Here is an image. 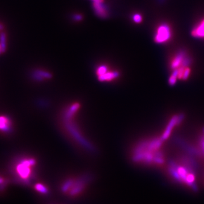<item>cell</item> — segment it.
Here are the masks:
<instances>
[{
    "label": "cell",
    "instance_id": "1",
    "mask_svg": "<svg viewBox=\"0 0 204 204\" xmlns=\"http://www.w3.org/2000/svg\"><path fill=\"white\" fill-rule=\"evenodd\" d=\"M164 140L161 137L141 139L132 148L130 158L133 162L148 166H161L166 162L163 150Z\"/></svg>",
    "mask_w": 204,
    "mask_h": 204
},
{
    "label": "cell",
    "instance_id": "2",
    "mask_svg": "<svg viewBox=\"0 0 204 204\" xmlns=\"http://www.w3.org/2000/svg\"><path fill=\"white\" fill-rule=\"evenodd\" d=\"M196 164L188 156L170 161L167 166L168 175L174 181L195 190L196 187Z\"/></svg>",
    "mask_w": 204,
    "mask_h": 204
},
{
    "label": "cell",
    "instance_id": "3",
    "mask_svg": "<svg viewBox=\"0 0 204 204\" xmlns=\"http://www.w3.org/2000/svg\"><path fill=\"white\" fill-rule=\"evenodd\" d=\"M36 163L34 158L26 157L19 159L15 166V171L19 177L23 180H27L32 176L33 168Z\"/></svg>",
    "mask_w": 204,
    "mask_h": 204
},
{
    "label": "cell",
    "instance_id": "4",
    "mask_svg": "<svg viewBox=\"0 0 204 204\" xmlns=\"http://www.w3.org/2000/svg\"><path fill=\"white\" fill-rule=\"evenodd\" d=\"M84 184L81 180L68 179L62 186V190L71 196L78 195L84 189Z\"/></svg>",
    "mask_w": 204,
    "mask_h": 204
},
{
    "label": "cell",
    "instance_id": "5",
    "mask_svg": "<svg viewBox=\"0 0 204 204\" xmlns=\"http://www.w3.org/2000/svg\"><path fill=\"white\" fill-rule=\"evenodd\" d=\"M96 75L101 82H110L113 81L119 77V73L116 71L111 70L106 65H100L96 70Z\"/></svg>",
    "mask_w": 204,
    "mask_h": 204
},
{
    "label": "cell",
    "instance_id": "6",
    "mask_svg": "<svg viewBox=\"0 0 204 204\" xmlns=\"http://www.w3.org/2000/svg\"><path fill=\"white\" fill-rule=\"evenodd\" d=\"M172 37L171 28L166 23L160 25L154 35V42L158 44L165 43Z\"/></svg>",
    "mask_w": 204,
    "mask_h": 204
},
{
    "label": "cell",
    "instance_id": "7",
    "mask_svg": "<svg viewBox=\"0 0 204 204\" xmlns=\"http://www.w3.org/2000/svg\"><path fill=\"white\" fill-rule=\"evenodd\" d=\"M191 59L186 56L184 52H178L172 57L170 62V69L172 70H176L181 67L189 66Z\"/></svg>",
    "mask_w": 204,
    "mask_h": 204
},
{
    "label": "cell",
    "instance_id": "8",
    "mask_svg": "<svg viewBox=\"0 0 204 204\" xmlns=\"http://www.w3.org/2000/svg\"><path fill=\"white\" fill-rule=\"evenodd\" d=\"M183 119L184 116L181 114L174 115L168 121V123L165 129L164 130L162 134L160 136L161 138L164 141H166V139H168L171 135L172 129L175 128V127L178 125L180 122H181Z\"/></svg>",
    "mask_w": 204,
    "mask_h": 204
},
{
    "label": "cell",
    "instance_id": "9",
    "mask_svg": "<svg viewBox=\"0 0 204 204\" xmlns=\"http://www.w3.org/2000/svg\"><path fill=\"white\" fill-rule=\"evenodd\" d=\"M191 35L196 38L204 39V18L192 29Z\"/></svg>",
    "mask_w": 204,
    "mask_h": 204
},
{
    "label": "cell",
    "instance_id": "10",
    "mask_svg": "<svg viewBox=\"0 0 204 204\" xmlns=\"http://www.w3.org/2000/svg\"><path fill=\"white\" fill-rule=\"evenodd\" d=\"M11 128L12 123L9 118L6 116H0V131L9 132Z\"/></svg>",
    "mask_w": 204,
    "mask_h": 204
},
{
    "label": "cell",
    "instance_id": "11",
    "mask_svg": "<svg viewBox=\"0 0 204 204\" xmlns=\"http://www.w3.org/2000/svg\"><path fill=\"white\" fill-rule=\"evenodd\" d=\"M197 151L198 153V157L200 158H204V128L201 131V133L199 136L198 139Z\"/></svg>",
    "mask_w": 204,
    "mask_h": 204
},
{
    "label": "cell",
    "instance_id": "12",
    "mask_svg": "<svg viewBox=\"0 0 204 204\" xmlns=\"http://www.w3.org/2000/svg\"><path fill=\"white\" fill-rule=\"evenodd\" d=\"M34 77L37 80L43 81L45 79L50 78L51 77V75L49 73H46V72L42 71V70H39V71H36L34 73Z\"/></svg>",
    "mask_w": 204,
    "mask_h": 204
},
{
    "label": "cell",
    "instance_id": "13",
    "mask_svg": "<svg viewBox=\"0 0 204 204\" xmlns=\"http://www.w3.org/2000/svg\"><path fill=\"white\" fill-rule=\"evenodd\" d=\"M6 49V35L2 32L0 33V55L5 52Z\"/></svg>",
    "mask_w": 204,
    "mask_h": 204
},
{
    "label": "cell",
    "instance_id": "14",
    "mask_svg": "<svg viewBox=\"0 0 204 204\" xmlns=\"http://www.w3.org/2000/svg\"><path fill=\"white\" fill-rule=\"evenodd\" d=\"M102 2H95L94 3V8L96 10V13L100 15L101 17H105L106 11L105 10L102 6Z\"/></svg>",
    "mask_w": 204,
    "mask_h": 204
},
{
    "label": "cell",
    "instance_id": "15",
    "mask_svg": "<svg viewBox=\"0 0 204 204\" xmlns=\"http://www.w3.org/2000/svg\"><path fill=\"white\" fill-rule=\"evenodd\" d=\"M35 189L38 192L42 193H46L48 192V189L46 186L43 185L42 184H37L35 186Z\"/></svg>",
    "mask_w": 204,
    "mask_h": 204
},
{
    "label": "cell",
    "instance_id": "16",
    "mask_svg": "<svg viewBox=\"0 0 204 204\" xmlns=\"http://www.w3.org/2000/svg\"><path fill=\"white\" fill-rule=\"evenodd\" d=\"M142 17L139 14H136L133 17V21L136 23H140L142 22Z\"/></svg>",
    "mask_w": 204,
    "mask_h": 204
},
{
    "label": "cell",
    "instance_id": "17",
    "mask_svg": "<svg viewBox=\"0 0 204 204\" xmlns=\"http://www.w3.org/2000/svg\"><path fill=\"white\" fill-rule=\"evenodd\" d=\"M95 2H102L103 0H93Z\"/></svg>",
    "mask_w": 204,
    "mask_h": 204
},
{
    "label": "cell",
    "instance_id": "18",
    "mask_svg": "<svg viewBox=\"0 0 204 204\" xmlns=\"http://www.w3.org/2000/svg\"><path fill=\"white\" fill-rule=\"evenodd\" d=\"M2 30H3V26L2 24L0 23V32L2 31Z\"/></svg>",
    "mask_w": 204,
    "mask_h": 204
},
{
    "label": "cell",
    "instance_id": "19",
    "mask_svg": "<svg viewBox=\"0 0 204 204\" xmlns=\"http://www.w3.org/2000/svg\"></svg>",
    "mask_w": 204,
    "mask_h": 204
}]
</instances>
